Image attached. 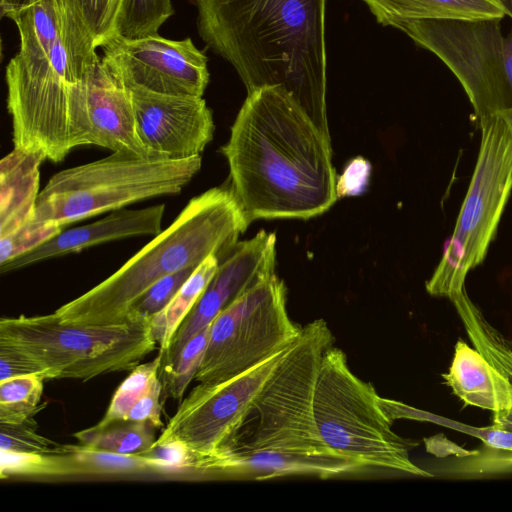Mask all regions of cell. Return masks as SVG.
Returning a JSON list of instances; mask_svg holds the SVG:
<instances>
[{
    "instance_id": "cell-24",
    "label": "cell",
    "mask_w": 512,
    "mask_h": 512,
    "mask_svg": "<svg viewBox=\"0 0 512 512\" xmlns=\"http://www.w3.org/2000/svg\"><path fill=\"white\" fill-rule=\"evenodd\" d=\"M220 264L215 255L206 258L183 284L170 303L150 319L153 334L165 353L181 323L196 304Z\"/></svg>"
},
{
    "instance_id": "cell-39",
    "label": "cell",
    "mask_w": 512,
    "mask_h": 512,
    "mask_svg": "<svg viewBox=\"0 0 512 512\" xmlns=\"http://www.w3.org/2000/svg\"><path fill=\"white\" fill-rule=\"evenodd\" d=\"M505 10L506 15L512 19V0H496Z\"/></svg>"
},
{
    "instance_id": "cell-32",
    "label": "cell",
    "mask_w": 512,
    "mask_h": 512,
    "mask_svg": "<svg viewBox=\"0 0 512 512\" xmlns=\"http://www.w3.org/2000/svg\"><path fill=\"white\" fill-rule=\"evenodd\" d=\"M34 417L17 424L0 423V449L38 454H67L69 444H59L36 432Z\"/></svg>"
},
{
    "instance_id": "cell-13",
    "label": "cell",
    "mask_w": 512,
    "mask_h": 512,
    "mask_svg": "<svg viewBox=\"0 0 512 512\" xmlns=\"http://www.w3.org/2000/svg\"><path fill=\"white\" fill-rule=\"evenodd\" d=\"M101 48L103 61L129 89L202 97L209 83L207 57L190 38L114 36Z\"/></svg>"
},
{
    "instance_id": "cell-11",
    "label": "cell",
    "mask_w": 512,
    "mask_h": 512,
    "mask_svg": "<svg viewBox=\"0 0 512 512\" xmlns=\"http://www.w3.org/2000/svg\"><path fill=\"white\" fill-rule=\"evenodd\" d=\"M301 329L288 315L285 284L274 274L213 320L194 379L216 383L236 376L288 347Z\"/></svg>"
},
{
    "instance_id": "cell-14",
    "label": "cell",
    "mask_w": 512,
    "mask_h": 512,
    "mask_svg": "<svg viewBox=\"0 0 512 512\" xmlns=\"http://www.w3.org/2000/svg\"><path fill=\"white\" fill-rule=\"evenodd\" d=\"M137 135L153 159L200 156L212 140L213 116L199 96L168 95L130 88Z\"/></svg>"
},
{
    "instance_id": "cell-1",
    "label": "cell",
    "mask_w": 512,
    "mask_h": 512,
    "mask_svg": "<svg viewBox=\"0 0 512 512\" xmlns=\"http://www.w3.org/2000/svg\"><path fill=\"white\" fill-rule=\"evenodd\" d=\"M246 221L308 219L336 201L331 139L282 86L248 94L221 147Z\"/></svg>"
},
{
    "instance_id": "cell-6",
    "label": "cell",
    "mask_w": 512,
    "mask_h": 512,
    "mask_svg": "<svg viewBox=\"0 0 512 512\" xmlns=\"http://www.w3.org/2000/svg\"><path fill=\"white\" fill-rule=\"evenodd\" d=\"M201 164V156L164 160L112 152L53 175L38 195L32 221L65 227L141 200L178 194Z\"/></svg>"
},
{
    "instance_id": "cell-18",
    "label": "cell",
    "mask_w": 512,
    "mask_h": 512,
    "mask_svg": "<svg viewBox=\"0 0 512 512\" xmlns=\"http://www.w3.org/2000/svg\"><path fill=\"white\" fill-rule=\"evenodd\" d=\"M465 331L489 363L496 395L492 426L512 432V339L502 334L483 315L468 296L466 289L450 298Z\"/></svg>"
},
{
    "instance_id": "cell-36",
    "label": "cell",
    "mask_w": 512,
    "mask_h": 512,
    "mask_svg": "<svg viewBox=\"0 0 512 512\" xmlns=\"http://www.w3.org/2000/svg\"><path fill=\"white\" fill-rule=\"evenodd\" d=\"M370 169V164L363 158L352 160L337 180V197L362 193L368 182Z\"/></svg>"
},
{
    "instance_id": "cell-10",
    "label": "cell",
    "mask_w": 512,
    "mask_h": 512,
    "mask_svg": "<svg viewBox=\"0 0 512 512\" xmlns=\"http://www.w3.org/2000/svg\"><path fill=\"white\" fill-rule=\"evenodd\" d=\"M501 20L423 19L395 26L452 71L479 126L497 116L512 124V29L503 35Z\"/></svg>"
},
{
    "instance_id": "cell-7",
    "label": "cell",
    "mask_w": 512,
    "mask_h": 512,
    "mask_svg": "<svg viewBox=\"0 0 512 512\" xmlns=\"http://www.w3.org/2000/svg\"><path fill=\"white\" fill-rule=\"evenodd\" d=\"M314 417L327 447L363 468L432 476L411 461L412 444L392 430L374 386L356 376L345 353L333 345L322 356Z\"/></svg>"
},
{
    "instance_id": "cell-29",
    "label": "cell",
    "mask_w": 512,
    "mask_h": 512,
    "mask_svg": "<svg viewBox=\"0 0 512 512\" xmlns=\"http://www.w3.org/2000/svg\"><path fill=\"white\" fill-rule=\"evenodd\" d=\"M173 14L171 0H123L115 36L138 39L159 35L160 27Z\"/></svg>"
},
{
    "instance_id": "cell-25",
    "label": "cell",
    "mask_w": 512,
    "mask_h": 512,
    "mask_svg": "<svg viewBox=\"0 0 512 512\" xmlns=\"http://www.w3.org/2000/svg\"><path fill=\"white\" fill-rule=\"evenodd\" d=\"M156 427L150 422L117 421L106 426L94 425L73 437L80 445L122 454H142L156 441Z\"/></svg>"
},
{
    "instance_id": "cell-20",
    "label": "cell",
    "mask_w": 512,
    "mask_h": 512,
    "mask_svg": "<svg viewBox=\"0 0 512 512\" xmlns=\"http://www.w3.org/2000/svg\"><path fill=\"white\" fill-rule=\"evenodd\" d=\"M40 152L15 148L0 162V237L33 220L40 193Z\"/></svg>"
},
{
    "instance_id": "cell-34",
    "label": "cell",
    "mask_w": 512,
    "mask_h": 512,
    "mask_svg": "<svg viewBox=\"0 0 512 512\" xmlns=\"http://www.w3.org/2000/svg\"><path fill=\"white\" fill-rule=\"evenodd\" d=\"M63 229L56 223L30 221L0 237V266L40 246Z\"/></svg>"
},
{
    "instance_id": "cell-21",
    "label": "cell",
    "mask_w": 512,
    "mask_h": 512,
    "mask_svg": "<svg viewBox=\"0 0 512 512\" xmlns=\"http://www.w3.org/2000/svg\"><path fill=\"white\" fill-rule=\"evenodd\" d=\"M383 26L395 27L408 20L504 18L496 0H363Z\"/></svg>"
},
{
    "instance_id": "cell-37",
    "label": "cell",
    "mask_w": 512,
    "mask_h": 512,
    "mask_svg": "<svg viewBox=\"0 0 512 512\" xmlns=\"http://www.w3.org/2000/svg\"><path fill=\"white\" fill-rule=\"evenodd\" d=\"M25 374L37 373L35 369L20 356L8 349L0 347V381Z\"/></svg>"
},
{
    "instance_id": "cell-38",
    "label": "cell",
    "mask_w": 512,
    "mask_h": 512,
    "mask_svg": "<svg viewBox=\"0 0 512 512\" xmlns=\"http://www.w3.org/2000/svg\"><path fill=\"white\" fill-rule=\"evenodd\" d=\"M42 0H0L1 15L8 16Z\"/></svg>"
},
{
    "instance_id": "cell-5",
    "label": "cell",
    "mask_w": 512,
    "mask_h": 512,
    "mask_svg": "<svg viewBox=\"0 0 512 512\" xmlns=\"http://www.w3.org/2000/svg\"><path fill=\"white\" fill-rule=\"evenodd\" d=\"M333 342L325 320L302 326L299 336L266 380L225 454L276 451L340 455L327 447L314 417V393L322 356Z\"/></svg>"
},
{
    "instance_id": "cell-9",
    "label": "cell",
    "mask_w": 512,
    "mask_h": 512,
    "mask_svg": "<svg viewBox=\"0 0 512 512\" xmlns=\"http://www.w3.org/2000/svg\"><path fill=\"white\" fill-rule=\"evenodd\" d=\"M89 69L53 53L18 52L6 67L15 148L62 161L76 148L73 119Z\"/></svg>"
},
{
    "instance_id": "cell-16",
    "label": "cell",
    "mask_w": 512,
    "mask_h": 512,
    "mask_svg": "<svg viewBox=\"0 0 512 512\" xmlns=\"http://www.w3.org/2000/svg\"><path fill=\"white\" fill-rule=\"evenodd\" d=\"M84 89L86 145L151 158L137 135L131 91L102 58L88 73Z\"/></svg>"
},
{
    "instance_id": "cell-31",
    "label": "cell",
    "mask_w": 512,
    "mask_h": 512,
    "mask_svg": "<svg viewBox=\"0 0 512 512\" xmlns=\"http://www.w3.org/2000/svg\"><path fill=\"white\" fill-rule=\"evenodd\" d=\"M1 478L10 476H71L77 469L69 454H38L1 450Z\"/></svg>"
},
{
    "instance_id": "cell-33",
    "label": "cell",
    "mask_w": 512,
    "mask_h": 512,
    "mask_svg": "<svg viewBox=\"0 0 512 512\" xmlns=\"http://www.w3.org/2000/svg\"><path fill=\"white\" fill-rule=\"evenodd\" d=\"M198 266L184 268L155 282L132 304L128 312V319L150 320L160 313Z\"/></svg>"
},
{
    "instance_id": "cell-30",
    "label": "cell",
    "mask_w": 512,
    "mask_h": 512,
    "mask_svg": "<svg viewBox=\"0 0 512 512\" xmlns=\"http://www.w3.org/2000/svg\"><path fill=\"white\" fill-rule=\"evenodd\" d=\"M210 326L211 324L188 341L172 363L161 367L160 378L164 398L182 401L184 392L195 378L202 362L209 340Z\"/></svg>"
},
{
    "instance_id": "cell-3",
    "label": "cell",
    "mask_w": 512,
    "mask_h": 512,
    "mask_svg": "<svg viewBox=\"0 0 512 512\" xmlns=\"http://www.w3.org/2000/svg\"><path fill=\"white\" fill-rule=\"evenodd\" d=\"M248 225L230 189H209L115 273L54 313L63 322L83 325L132 320L130 307L155 282L211 255L222 262Z\"/></svg>"
},
{
    "instance_id": "cell-17",
    "label": "cell",
    "mask_w": 512,
    "mask_h": 512,
    "mask_svg": "<svg viewBox=\"0 0 512 512\" xmlns=\"http://www.w3.org/2000/svg\"><path fill=\"white\" fill-rule=\"evenodd\" d=\"M165 205L142 209H119L90 224L62 230L33 250L1 265V273L24 268L31 264L80 252L109 241L134 236L158 235L162 230Z\"/></svg>"
},
{
    "instance_id": "cell-19",
    "label": "cell",
    "mask_w": 512,
    "mask_h": 512,
    "mask_svg": "<svg viewBox=\"0 0 512 512\" xmlns=\"http://www.w3.org/2000/svg\"><path fill=\"white\" fill-rule=\"evenodd\" d=\"M364 469L341 455L310 456L276 451L227 453L216 459L208 473L233 478L266 480L291 475L331 478Z\"/></svg>"
},
{
    "instance_id": "cell-15",
    "label": "cell",
    "mask_w": 512,
    "mask_h": 512,
    "mask_svg": "<svg viewBox=\"0 0 512 512\" xmlns=\"http://www.w3.org/2000/svg\"><path fill=\"white\" fill-rule=\"evenodd\" d=\"M276 236L264 230L236 244L220 262L206 289L176 331L162 355V365L174 361L195 335L209 326L234 300L275 274Z\"/></svg>"
},
{
    "instance_id": "cell-2",
    "label": "cell",
    "mask_w": 512,
    "mask_h": 512,
    "mask_svg": "<svg viewBox=\"0 0 512 512\" xmlns=\"http://www.w3.org/2000/svg\"><path fill=\"white\" fill-rule=\"evenodd\" d=\"M207 47L236 70L248 94L282 86L316 127L327 121V0H191Z\"/></svg>"
},
{
    "instance_id": "cell-23",
    "label": "cell",
    "mask_w": 512,
    "mask_h": 512,
    "mask_svg": "<svg viewBox=\"0 0 512 512\" xmlns=\"http://www.w3.org/2000/svg\"><path fill=\"white\" fill-rule=\"evenodd\" d=\"M430 422L476 436L482 446L473 451H462L460 461L453 465V473L464 476H484L512 472V432L488 426L469 427L431 414Z\"/></svg>"
},
{
    "instance_id": "cell-8",
    "label": "cell",
    "mask_w": 512,
    "mask_h": 512,
    "mask_svg": "<svg viewBox=\"0 0 512 512\" xmlns=\"http://www.w3.org/2000/svg\"><path fill=\"white\" fill-rule=\"evenodd\" d=\"M479 128L477 161L454 231L425 285L432 296L450 299L465 289L468 272L487 255L512 192V124L497 116Z\"/></svg>"
},
{
    "instance_id": "cell-4",
    "label": "cell",
    "mask_w": 512,
    "mask_h": 512,
    "mask_svg": "<svg viewBox=\"0 0 512 512\" xmlns=\"http://www.w3.org/2000/svg\"><path fill=\"white\" fill-rule=\"evenodd\" d=\"M156 344L149 319L83 325L52 313L0 320V347L27 361L44 379L86 381L133 370Z\"/></svg>"
},
{
    "instance_id": "cell-26",
    "label": "cell",
    "mask_w": 512,
    "mask_h": 512,
    "mask_svg": "<svg viewBox=\"0 0 512 512\" xmlns=\"http://www.w3.org/2000/svg\"><path fill=\"white\" fill-rule=\"evenodd\" d=\"M73 459L78 475H124L156 471L163 473L159 459L145 454H122L70 445L67 453Z\"/></svg>"
},
{
    "instance_id": "cell-22",
    "label": "cell",
    "mask_w": 512,
    "mask_h": 512,
    "mask_svg": "<svg viewBox=\"0 0 512 512\" xmlns=\"http://www.w3.org/2000/svg\"><path fill=\"white\" fill-rule=\"evenodd\" d=\"M442 377L466 406L495 410L496 395L489 363L475 347L459 339L449 371Z\"/></svg>"
},
{
    "instance_id": "cell-12",
    "label": "cell",
    "mask_w": 512,
    "mask_h": 512,
    "mask_svg": "<svg viewBox=\"0 0 512 512\" xmlns=\"http://www.w3.org/2000/svg\"><path fill=\"white\" fill-rule=\"evenodd\" d=\"M290 345L227 380L195 386L182 399L153 446L180 442L193 453V470L205 472L212 461L227 451Z\"/></svg>"
},
{
    "instance_id": "cell-28",
    "label": "cell",
    "mask_w": 512,
    "mask_h": 512,
    "mask_svg": "<svg viewBox=\"0 0 512 512\" xmlns=\"http://www.w3.org/2000/svg\"><path fill=\"white\" fill-rule=\"evenodd\" d=\"M44 380L25 374L0 381V423H21L40 411Z\"/></svg>"
},
{
    "instance_id": "cell-35",
    "label": "cell",
    "mask_w": 512,
    "mask_h": 512,
    "mask_svg": "<svg viewBox=\"0 0 512 512\" xmlns=\"http://www.w3.org/2000/svg\"><path fill=\"white\" fill-rule=\"evenodd\" d=\"M95 44L101 47L115 36L123 0H72Z\"/></svg>"
},
{
    "instance_id": "cell-27",
    "label": "cell",
    "mask_w": 512,
    "mask_h": 512,
    "mask_svg": "<svg viewBox=\"0 0 512 512\" xmlns=\"http://www.w3.org/2000/svg\"><path fill=\"white\" fill-rule=\"evenodd\" d=\"M162 355L151 362L137 365L115 391L103 418L96 424L106 426L117 421H126L135 408L161 382Z\"/></svg>"
}]
</instances>
